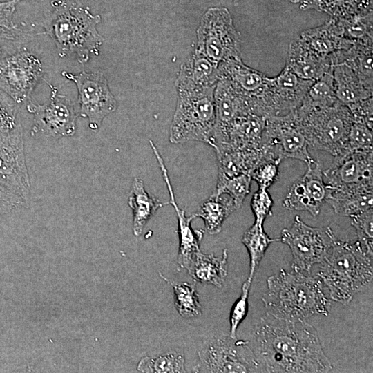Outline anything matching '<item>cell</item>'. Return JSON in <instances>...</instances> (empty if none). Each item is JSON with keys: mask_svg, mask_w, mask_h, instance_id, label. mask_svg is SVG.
Returning <instances> with one entry per match:
<instances>
[{"mask_svg": "<svg viewBox=\"0 0 373 373\" xmlns=\"http://www.w3.org/2000/svg\"><path fill=\"white\" fill-rule=\"evenodd\" d=\"M52 10L39 25L55 43L60 57L74 56L81 64L99 55L104 38L97 30L99 15L72 0H54Z\"/></svg>", "mask_w": 373, "mask_h": 373, "instance_id": "7a4b0ae2", "label": "cell"}, {"mask_svg": "<svg viewBox=\"0 0 373 373\" xmlns=\"http://www.w3.org/2000/svg\"><path fill=\"white\" fill-rule=\"evenodd\" d=\"M281 161L280 157L262 160L251 173V179L258 183L259 187L268 189L278 177V167Z\"/></svg>", "mask_w": 373, "mask_h": 373, "instance_id": "7bdbcfd3", "label": "cell"}, {"mask_svg": "<svg viewBox=\"0 0 373 373\" xmlns=\"http://www.w3.org/2000/svg\"><path fill=\"white\" fill-rule=\"evenodd\" d=\"M350 218L356 232V242L367 255L373 257V209L352 216Z\"/></svg>", "mask_w": 373, "mask_h": 373, "instance_id": "74e56055", "label": "cell"}, {"mask_svg": "<svg viewBox=\"0 0 373 373\" xmlns=\"http://www.w3.org/2000/svg\"><path fill=\"white\" fill-rule=\"evenodd\" d=\"M128 204L133 213V232L139 236L148 221L164 203L145 189L144 182L135 178L132 182Z\"/></svg>", "mask_w": 373, "mask_h": 373, "instance_id": "484cf974", "label": "cell"}, {"mask_svg": "<svg viewBox=\"0 0 373 373\" xmlns=\"http://www.w3.org/2000/svg\"><path fill=\"white\" fill-rule=\"evenodd\" d=\"M44 74L39 58L21 47L0 59V90L16 104H23L30 100Z\"/></svg>", "mask_w": 373, "mask_h": 373, "instance_id": "30bf717a", "label": "cell"}, {"mask_svg": "<svg viewBox=\"0 0 373 373\" xmlns=\"http://www.w3.org/2000/svg\"><path fill=\"white\" fill-rule=\"evenodd\" d=\"M236 209L233 200L228 195L211 194L193 215L203 220L209 234L216 235L221 231L224 220Z\"/></svg>", "mask_w": 373, "mask_h": 373, "instance_id": "f1b7e54d", "label": "cell"}, {"mask_svg": "<svg viewBox=\"0 0 373 373\" xmlns=\"http://www.w3.org/2000/svg\"><path fill=\"white\" fill-rule=\"evenodd\" d=\"M273 200L268 189L259 187L253 195L251 209L255 218V222L263 224L267 217L272 214Z\"/></svg>", "mask_w": 373, "mask_h": 373, "instance_id": "f6af8a7d", "label": "cell"}, {"mask_svg": "<svg viewBox=\"0 0 373 373\" xmlns=\"http://www.w3.org/2000/svg\"><path fill=\"white\" fill-rule=\"evenodd\" d=\"M372 39L354 41L347 50L329 55L331 64L343 62L351 68L363 84L372 90Z\"/></svg>", "mask_w": 373, "mask_h": 373, "instance_id": "603a6c76", "label": "cell"}, {"mask_svg": "<svg viewBox=\"0 0 373 373\" xmlns=\"http://www.w3.org/2000/svg\"><path fill=\"white\" fill-rule=\"evenodd\" d=\"M373 151H348L323 171L327 190H373Z\"/></svg>", "mask_w": 373, "mask_h": 373, "instance_id": "4fadbf2b", "label": "cell"}, {"mask_svg": "<svg viewBox=\"0 0 373 373\" xmlns=\"http://www.w3.org/2000/svg\"><path fill=\"white\" fill-rule=\"evenodd\" d=\"M298 38L304 46L323 57L347 50L354 44L344 37L340 24L333 18L319 26L305 30Z\"/></svg>", "mask_w": 373, "mask_h": 373, "instance_id": "44dd1931", "label": "cell"}, {"mask_svg": "<svg viewBox=\"0 0 373 373\" xmlns=\"http://www.w3.org/2000/svg\"><path fill=\"white\" fill-rule=\"evenodd\" d=\"M254 335L267 372H328L333 367L316 329L305 321H287L268 313Z\"/></svg>", "mask_w": 373, "mask_h": 373, "instance_id": "6da1fadb", "label": "cell"}, {"mask_svg": "<svg viewBox=\"0 0 373 373\" xmlns=\"http://www.w3.org/2000/svg\"><path fill=\"white\" fill-rule=\"evenodd\" d=\"M46 82L50 88L49 99L42 104L30 99L26 105L27 111L33 115L31 135L41 134L55 139L73 136L79 115L74 104L67 96L59 94L56 86Z\"/></svg>", "mask_w": 373, "mask_h": 373, "instance_id": "7c38bea8", "label": "cell"}, {"mask_svg": "<svg viewBox=\"0 0 373 373\" xmlns=\"http://www.w3.org/2000/svg\"><path fill=\"white\" fill-rule=\"evenodd\" d=\"M283 206L289 210L307 211L314 217L318 216L321 207L311 198L301 178L289 187Z\"/></svg>", "mask_w": 373, "mask_h": 373, "instance_id": "e575fe53", "label": "cell"}, {"mask_svg": "<svg viewBox=\"0 0 373 373\" xmlns=\"http://www.w3.org/2000/svg\"><path fill=\"white\" fill-rule=\"evenodd\" d=\"M307 165V169L300 178L311 198L322 206L327 195V187L322 169L316 160Z\"/></svg>", "mask_w": 373, "mask_h": 373, "instance_id": "ab89813d", "label": "cell"}, {"mask_svg": "<svg viewBox=\"0 0 373 373\" xmlns=\"http://www.w3.org/2000/svg\"><path fill=\"white\" fill-rule=\"evenodd\" d=\"M251 282L247 279L242 284L241 294L231 307L229 317V335L232 338H236L238 327L246 316L248 308V297Z\"/></svg>", "mask_w": 373, "mask_h": 373, "instance_id": "ee69618b", "label": "cell"}, {"mask_svg": "<svg viewBox=\"0 0 373 373\" xmlns=\"http://www.w3.org/2000/svg\"><path fill=\"white\" fill-rule=\"evenodd\" d=\"M337 102L331 67L329 70L312 83L301 104L311 106H329Z\"/></svg>", "mask_w": 373, "mask_h": 373, "instance_id": "836d02e7", "label": "cell"}, {"mask_svg": "<svg viewBox=\"0 0 373 373\" xmlns=\"http://www.w3.org/2000/svg\"><path fill=\"white\" fill-rule=\"evenodd\" d=\"M299 77L314 82L330 70L328 57L321 56L296 38L289 44L286 64Z\"/></svg>", "mask_w": 373, "mask_h": 373, "instance_id": "7402d4cb", "label": "cell"}, {"mask_svg": "<svg viewBox=\"0 0 373 373\" xmlns=\"http://www.w3.org/2000/svg\"><path fill=\"white\" fill-rule=\"evenodd\" d=\"M219 79L218 64L195 50L181 64L175 84L177 91L195 90L216 86Z\"/></svg>", "mask_w": 373, "mask_h": 373, "instance_id": "ffe728a7", "label": "cell"}, {"mask_svg": "<svg viewBox=\"0 0 373 373\" xmlns=\"http://www.w3.org/2000/svg\"><path fill=\"white\" fill-rule=\"evenodd\" d=\"M313 82L299 77L285 65L278 75L269 78L265 93L269 117L284 115L296 109Z\"/></svg>", "mask_w": 373, "mask_h": 373, "instance_id": "2e32d148", "label": "cell"}, {"mask_svg": "<svg viewBox=\"0 0 373 373\" xmlns=\"http://www.w3.org/2000/svg\"><path fill=\"white\" fill-rule=\"evenodd\" d=\"M292 3H300L303 0H286Z\"/></svg>", "mask_w": 373, "mask_h": 373, "instance_id": "681fc988", "label": "cell"}, {"mask_svg": "<svg viewBox=\"0 0 373 373\" xmlns=\"http://www.w3.org/2000/svg\"><path fill=\"white\" fill-rule=\"evenodd\" d=\"M17 105L6 94L0 92V136L22 126L18 117Z\"/></svg>", "mask_w": 373, "mask_h": 373, "instance_id": "60d3db41", "label": "cell"}, {"mask_svg": "<svg viewBox=\"0 0 373 373\" xmlns=\"http://www.w3.org/2000/svg\"><path fill=\"white\" fill-rule=\"evenodd\" d=\"M266 119L251 113L238 116L226 127L214 132L212 147L223 144L238 149L264 151L273 155L263 142Z\"/></svg>", "mask_w": 373, "mask_h": 373, "instance_id": "ac0fdd59", "label": "cell"}, {"mask_svg": "<svg viewBox=\"0 0 373 373\" xmlns=\"http://www.w3.org/2000/svg\"><path fill=\"white\" fill-rule=\"evenodd\" d=\"M332 72L336 97L341 104L347 106L372 97L373 90L367 88L345 63L332 64Z\"/></svg>", "mask_w": 373, "mask_h": 373, "instance_id": "d4e9b609", "label": "cell"}, {"mask_svg": "<svg viewBox=\"0 0 373 373\" xmlns=\"http://www.w3.org/2000/svg\"><path fill=\"white\" fill-rule=\"evenodd\" d=\"M352 119L363 122L372 129L373 100L372 97L347 106Z\"/></svg>", "mask_w": 373, "mask_h": 373, "instance_id": "7dc6e473", "label": "cell"}, {"mask_svg": "<svg viewBox=\"0 0 373 373\" xmlns=\"http://www.w3.org/2000/svg\"><path fill=\"white\" fill-rule=\"evenodd\" d=\"M140 372H186L182 353L171 351L156 356L141 358L137 367Z\"/></svg>", "mask_w": 373, "mask_h": 373, "instance_id": "d6a6232c", "label": "cell"}, {"mask_svg": "<svg viewBox=\"0 0 373 373\" xmlns=\"http://www.w3.org/2000/svg\"><path fill=\"white\" fill-rule=\"evenodd\" d=\"M372 150V129L363 122L352 119L346 141V153L348 151L368 152Z\"/></svg>", "mask_w": 373, "mask_h": 373, "instance_id": "f35d334b", "label": "cell"}, {"mask_svg": "<svg viewBox=\"0 0 373 373\" xmlns=\"http://www.w3.org/2000/svg\"><path fill=\"white\" fill-rule=\"evenodd\" d=\"M155 156L169 191L170 198L169 203L173 207L177 215L179 236V251L177 262L180 269H185L188 271L197 254L201 251L200 242L203 237V231L193 230L191 222L195 218V216L193 214L191 216H186L184 211L179 208L164 162L160 153H156Z\"/></svg>", "mask_w": 373, "mask_h": 373, "instance_id": "d6986e66", "label": "cell"}, {"mask_svg": "<svg viewBox=\"0 0 373 373\" xmlns=\"http://www.w3.org/2000/svg\"><path fill=\"white\" fill-rule=\"evenodd\" d=\"M325 202L336 214L350 217L373 207V190H327Z\"/></svg>", "mask_w": 373, "mask_h": 373, "instance_id": "83f0119b", "label": "cell"}, {"mask_svg": "<svg viewBox=\"0 0 373 373\" xmlns=\"http://www.w3.org/2000/svg\"><path fill=\"white\" fill-rule=\"evenodd\" d=\"M25 200L0 182V214L28 207Z\"/></svg>", "mask_w": 373, "mask_h": 373, "instance_id": "bcb514c9", "label": "cell"}, {"mask_svg": "<svg viewBox=\"0 0 373 373\" xmlns=\"http://www.w3.org/2000/svg\"><path fill=\"white\" fill-rule=\"evenodd\" d=\"M30 37L19 26L13 28L0 27V59L21 48Z\"/></svg>", "mask_w": 373, "mask_h": 373, "instance_id": "b9f144b4", "label": "cell"}, {"mask_svg": "<svg viewBox=\"0 0 373 373\" xmlns=\"http://www.w3.org/2000/svg\"><path fill=\"white\" fill-rule=\"evenodd\" d=\"M336 238L330 227H312L296 216L291 226L282 230L280 240L291 250L292 269L309 274L315 264L323 260Z\"/></svg>", "mask_w": 373, "mask_h": 373, "instance_id": "9c48e42d", "label": "cell"}, {"mask_svg": "<svg viewBox=\"0 0 373 373\" xmlns=\"http://www.w3.org/2000/svg\"><path fill=\"white\" fill-rule=\"evenodd\" d=\"M160 275L164 280L172 286L175 307L182 317L192 318L202 314V305L194 285L187 283H175L161 273Z\"/></svg>", "mask_w": 373, "mask_h": 373, "instance_id": "1f68e13d", "label": "cell"}, {"mask_svg": "<svg viewBox=\"0 0 373 373\" xmlns=\"http://www.w3.org/2000/svg\"><path fill=\"white\" fill-rule=\"evenodd\" d=\"M61 75L73 82L78 92L79 115L88 119V126L97 131L104 118L115 112L117 102L105 76L100 72L82 71L73 74L62 71Z\"/></svg>", "mask_w": 373, "mask_h": 373, "instance_id": "8fae6325", "label": "cell"}, {"mask_svg": "<svg viewBox=\"0 0 373 373\" xmlns=\"http://www.w3.org/2000/svg\"><path fill=\"white\" fill-rule=\"evenodd\" d=\"M300 8L325 12L340 19L372 12V0H303Z\"/></svg>", "mask_w": 373, "mask_h": 373, "instance_id": "f546056e", "label": "cell"}, {"mask_svg": "<svg viewBox=\"0 0 373 373\" xmlns=\"http://www.w3.org/2000/svg\"><path fill=\"white\" fill-rule=\"evenodd\" d=\"M249 341L217 335L206 340L198 350V372H254L259 361Z\"/></svg>", "mask_w": 373, "mask_h": 373, "instance_id": "ba28073f", "label": "cell"}, {"mask_svg": "<svg viewBox=\"0 0 373 373\" xmlns=\"http://www.w3.org/2000/svg\"><path fill=\"white\" fill-rule=\"evenodd\" d=\"M22 0L0 1V27L13 28L18 26L13 22L17 5Z\"/></svg>", "mask_w": 373, "mask_h": 373, "instance_id": "c3c4849f", "label": "cell"}, {"mask_svg": "<svg viewBox=\"0 0 373 373\" xmlns=\"http://www.w3.org/2000/svg\"><path fill=\"white\" fill-rule=\"evenodd\" d=\"M227 249L223 250L221 257L200 251L187 271L195 282L220 288L227 276Z\"/></svg>", "mask_w": 373, "mask_h": 373, "instance_id": "4316f807", "label": "cell"}, {"mask_svg": "<svg viewBox=\"0 0 373 373\" xmlns=\"http://www.w3.org/2000/svg\"><path fill=\"white\" fill-rule=\"evenodd\" d=\"M214 99L216 115L214 132L226 127L238 116L251 113L243 97L223 78H220L216 85Z\"/></svg>", "mask_w": 373, "mask_h": 373, "instance_id": "cb8c5ba5", "label": "cell"}, {"mask_svg": "<svg viewBox=\"0 0 373 373\" xmlns=\"http://www.w3.org/2000/svg\"><path fill=\"white\" fill-rule=\"evenodd\" d=\"M0 182L30 204V182L22 126L0 136Z\"/></svg>", "mask_w": 373, "mask_h": 373, "instance_id": "9a60e30c", "label": "cell"}, {"mask_svg": "<svg viewBox=\"0 0 373 373\" xmlns=\"http://www.w3.org/2000/svg\"><path fill=\"white\" fill-rule=\"evenodd\" d=\"M372 257L357 242L334 240L320 263L317 274L327 287L332 300L346 305L358 292L370 287L373 278Z\"/></svg>", "mask_w": 373, "mask_h": 373, "instance_id": "277c9868", "label": "cell"}, {"mask_svg": "<svg viewBox=\"0 0 373 373\" xmlns=\"http://www.w3.org/2000/svg\"><path fill=\"white\" fill-rule=\"evenodd\" d=\"M294 111L309 147L334 157L346 153V141L352 122L347 106L339 102L329 106L301 104Z\"/></svg>", "mask_w": 373, "mask_h": 373, "instance_id": "5b68a950", "label": "cell"}, {"mask_svg": "<svg viewBox=\"0 0 373 373\" xmlns=\"http://www.w3.org/2000/svg\"><path fill=\"white\" fill-rule=\"evenodd\" d=\"M265 145L282 160L291 158L306 164L315 160L309 152V145L295 117L294 111L267 118L263 135Z\"/></svg>", "mask_w": 373, "mask_h": 373, "instance_id": "5bb4252c", "label": "cell"}, {"mask_svg": "<svg viewBox=\"0 0 373 373\" xmlns=\"http://www.w3.org/2000/svg\"><path fill=\"white\" fill-rule=\"evenodd\" d=\"M218 69L220 78L227 80L243 97L251 113L259 115L261 101L269 77L245 65L242 58L224 61L218 64Z\"/></svg>", "mask_w": 373, "mask_h": 373, "instance_id": "e0dca14e", "label": "cell"}, {"mask_svg": "<svg viewBox=\"0 0 373 373\" xmlns=\"http://www.w3.org/2000/svg\"><path fill=\"white\" fill-rule=\"evenodd\" d=\"M216 86L178 90L169 140L173 144L198 141L212 146L216 125Z\"/></svg>", "mask_w": 373, "mask_h": 373, "instance_id": "8992f818", "label": "cell"}, {"mask_svg": "<svg viewBox=\"0 0 373 373\" xmlns=\"http://www.w3.org/2000/svg\"><path fill=\"white\" fill-rule=\"evenodd\" d=\"M197 48L200 53L219 64L232 58H242L241 40L229 10L209 8L197 28Z\"/></svg>", "mask_w": 373, "mask_h": 373, "instance_id": "52a82bcc", "label": "cell"}, {"mask_svg": "<svg viewBox=\"0 0 373 373\" xmlns=\"http://www.w3.org/2000/svg\"><path fill=\"white\" fill-rule=\"evenodd\" d=\"M251 180L250 174L237 175L216 184V189L212 194L216 195H228L233 200L238 209L242 206L250 192Z\"/></svg>", "mask_w": 373, "mask_h": 373, "instance_id": "8d00e7d4", "label": "cell"}, {"mask_svg": "<svg viewBox=\"0 0 373 373\" xmlns=\"http://www.w3.org/2000/svg\"><path fill=\"white\" fill-rule=\"evenodd\" d=\"M280 238H271L265 231L263 224L254 223L244 233L242 242L247 248L250 258V271L248 280L252 281L257 268L269 246Z\"/></svg>", "mask_w": 373, "mask_h": 373, "instance_id": "4dcf8cb0", "label": "cell"}, {"mask_svg": "<svg viewBox=\"0 0 373 373\" xmlns=\"http://www.w3.org/2000/svg\"><path fill=\"white\" fill-rule=\"evenodd\" d=\"M335 19L340 24L347 39L352 42L372 39V12Z\"/></svg>", "mask_w": 373, "mask_h": 373, "instance_id": "d590c367", "label": "cell"}, {"mask_svg": "<svg viewBox=\"0 0 373 373\" xmlns=\"http://www.w3.org/2000/svg\"><path fill=\"white\" fill-rule=\"evenodd\" d=\"M262 300L267 313L287 321H305L314 315L328 316L331 303L320 278L281 269L267 280Z\"/></svg>", "mask_w": 373, "mask_h": 373, "instance_id": "3957f363", "label": "cell"}]
</instances>
